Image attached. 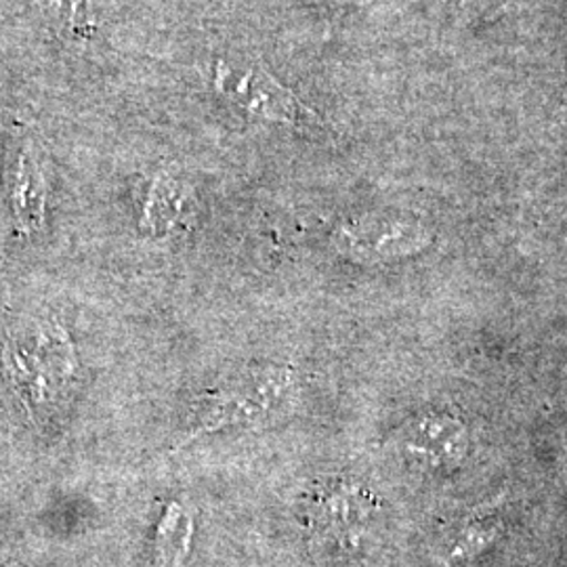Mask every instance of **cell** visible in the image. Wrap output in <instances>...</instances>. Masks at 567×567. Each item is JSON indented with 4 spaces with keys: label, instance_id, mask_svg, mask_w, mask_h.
Instances as JSON below:
<instances>
[{
    "label": "cell",
    "instance_id": "cell-1",
    "mask_svg": "<svg viewBox=\"0 0 567 567\" xmlns=\"http://www.w3.org/2000/svg\"><path fill=\"white\" fill-rule=\"evenodd\" d=\"M2 362L21 404L34 421L55 414L81 377L74 339L58 320H34L7 334Z\"/></svg>",
    "mask_w": 567,
    "mask_h": 567
},
{
    "label": "cell",
    "instance_id": "cell-2",
    "mask_svg": "<svg viewBox=\"0 0 567 567\" xmlns=\"http://www.w3.org/2000/svg\"><path fill=\"white\" fill-rule=\"evenodd\" d=\"M292 393L295 372L290 368L269 364L246 370L204 393L187 419L182 446L208 435L267 423L290 402Z\"/></svg>",
    "mask_w": 567,
    "mask_h": 567
},
{
    "label": "cell",
    "instance_id": "cell-3",
    "mask_svg": "<svg viewBox=\"0 0 567 567\" xmlns=\"http://www.w3.org/2000/svg\"><path fill=\"white\" fill-rule=\"evenodd\" d=\"M210 81L215 91L246 116L284 126H311L318 118L290 89L257 63L217 60Z\"/></svg>",
    "mask_w": 567,
    "mask_h": 567
},
{
    "label": "cell",
    "instance_id": "cell-4",
    "mask_svg": "<svg viewBox=\"0 0 567 567\" xmlns=\"http://www.w3.org/2000/svg\"><path fill=\"white\" fill-rule=\"evenodd\" d=\"M416 225L383 215H368L344 221L334 231L337 250L358 264H386L419 248Z\"/></svg>",
    "mask_w": 567,
    "mask_h": 567
},
{
    "label": "cell",
    "instance_id": "cell-5",
    "mask_svg": "<svg viewBox=\"0 0 567 567\" xmlns=\"http://www.w3.org/2000/svg\"><path fill=\"white\" fill-rule=\"evenodd\" d=\"M198 217L194 185L173 171H158L143 189L140 231L147 238H175L189 231Z\"/></svg>",
    "mask_w": 567,
    "mask_h": 567
},
{
    "label": "cell",
    "instance_id": "cell-6",
    "mask_svg": "<svg viewBox=\"0 0 567 567\" xmlns=\"http://www.w3.org/2000/svg\"><path fill=\"white\" fill-rule=\"evenodd\" d=\"M402 444L405 456L416 465L452 466L466 452V429L446 414H429L408 425Z\"/></svg>",
    "mask_w": 567,
    "mask_h": 567
},
{
    "label": "cell",
    "instance_id": "cell-7",
    "mask_svg": "<svg viewBox=\"0 0 567 567\" xmlns=\"http://www.w3.org/2000/svg\"><path fill=\"white\" fill-rule=\"evenodd\" d=\"M374 507V496L364 486L339 482L318 492L311 517L326 532H349L364 526Z\"/></svg>",
    "mask_w": 567,
    "mask_h": 567
},
{
    "label": "cell",
    "instance_id": "cell-8",
    "mask_svg": "<svg viewBox=\"0 0 567 567\" xmlns=\"http://www.w3.org/2000/svg\"><path fill=\"white\" fill-rule=\"evenodd\" d=\"M13 213L21 234L32 236L44 227L47 217V179L39 158L25 150L21 152L16 185H13Z\"/></svg>",
    "mask_w": 567,
    "mask_h": 567
},
{
    "label": "cell",
    "instance_id": "cell-9",
    "mask_svg": "<svg viewBox=\"0 0 567 567\" xmlns=\"http://www.w3.org/2000/svg\"><path fill=\"white\" fill-rule=\"evenodd\" d=\"M194 538V517L182 503H171L156 529L154 555L158 567H185Z\"/></svg>",
    "mask_w": 567,
    "mask_h": 567
},
{
    "label": "cell",
    "instance_id": "cell-10",
    "mask_svg": "<svg viewBox=\"0 0 567 567\" xmlns=\"http://www.w3.org/2000/svg\"><path fill=\"white\" fill-rule=\"evenodd\" d=\"M44 18L63 39L91 41L97 34L93 0H41Z\"/></svg>",
    "mask_w": 567,
    "mask_h": 567
},
{
    "label": "cell",
    "instance_id": "cell-11",
    "mask_svg": "<svg viewBox=\"0 0 567 567\" xmlns=\"http://www.w3.org/2000/svg\"><path fill=\"white\" fill-rule=\"evenodd\" d=\"M503 0H435L452 20L477 21L494 13Z\"/></svg>",
    "mask_w": 567,
    "mask_h": 567
}]
</instances>
